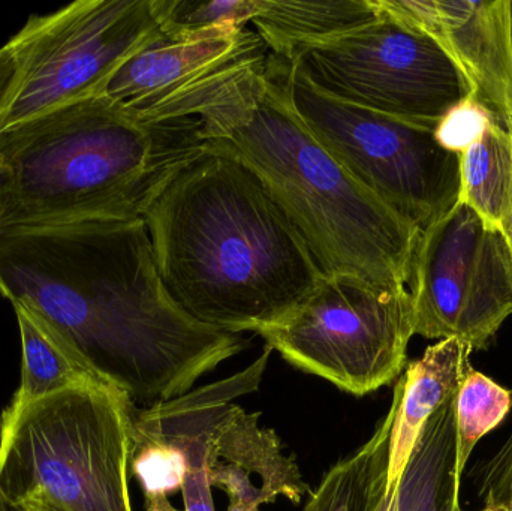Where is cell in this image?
Listing matches in <instances>:
<instances>
[{
	"label": "cell",
	"instance_id": "1",
	"mask_svg": "<svg viewBox=\"0 0 512 511\" xmlns=\"http://www.w3.org/2000/svg\"><path fill=\"white\" fill-rule=\"evenodd\" d=\"M0 293L41 312L137 407L191 392L248 347L173 302L143 218L5 231Z\"/></svg>",
	"mask_w": 512,
	"mask_h": 511
},
{
	"label": "cell",
	"instance_id": "2",
	"mask_svg": "<svg viewBox=\"0 0 512 511\" xmlns=\"http://www.w3.org/2000/svg\"><path fill=\"white\" fill-rule=\"evenodd\" d=\"M165 290L189 317L221 332L288 320L325 275L258 177L204 149L143 213Z\"/></svg>",
	"mask_w": 512,
	"mask_h": 511
},
{
	"label": "cell",
	"instance_id": "3",
	"mask_svg": "<svg viewBox=\"0 0 512 511\" xmlns=\"http://www.w3.org/2000/svg\"><path fill=\"white\" fill-rule=\"evenodd\" d=\"M192 117L204 149L258 177L325 276L406 290L423 231L364 188L309 131L273 57L204 93Z\"/></svg>",
	"mask_w": 512,
	"mask_h": 511
},
{
	"label": "cell",
	"instance_id": "4",
	"mask_svg": "<svg viewBox=\"0 0 512 511\" xmlns=\"http://www.w3.org/2000/svg\"><path fill=\"white\" fill-rule=\"evenodd\" d=\"M200 123L143 120L101 96L0 132L2 233L143 218L200 155Z\"/></svg>",
	"mask_w": 512,
	"mask_h": 511
},
{
	"label": "cell",
	"instance_id": "5",
	"mask_svg": "<svg viewBox=\"0 0 512 511\" xmlns=\"http://www.w3.org/2000/svg\"><path fill=\"white\" fill-rule=\"evenodd\" d=\"M126 393L92 381L54 393L0 428V498L63 511H134Z\"/></svg>",
	"mask_w": 512,
	"mask_h": 511
},
{
	"label": "cell",
	"instance_id": "6",
	"mask_svg": "<svg viewBox=\"0 0 512 511\" xmlns=\"http://www.w3.org/2000/svg\"><path fill=\"white\" fill-rule=\"evenodd\" d=\"M271 57L304 125L397 215L424 231L459 203L460 155L438 143L435 129L333 98L294 63Z\"/></svg>",
	"mask_w": 512,
	"mask_h": 511
},
{
	"label": "cell",
	"instance_id": "7",
	"mask_svg": "<svg viewBox=\"0 0 512 511\" xmlns=\"http://www.w3.org/2000/svg\"><path fill=\"white\" fill-rule=\"evenodd\" d=\"M376 8L369 23L295 45L283 59L333 98L436 129L474 87L435 38Z\"/></svg>",
	"mask_w": 512,
	"mask_h": 511
},
{
	"label": "cell",
	"instance_id": "8",
	"mask_svg": "<svg viewBox=\"0 0 512 511\" xmlns=\"http://www.w3.org/2000/svg\"><path fill=\"white\" fill-rule=\"evenodd\" d=\"M162 33L155 0H77L32 15L6 42L15 78L0 132L99 96L116 69Z\"/></svg>",
	"mask_w": 512,
	"mask_h": 511
},
{
	"label": "cell",
	"instance_id": "9",
	"mask_svg": "<svg viewBox=\"0 0 512 511\" xmlns=\"http://www.w3.org/2000/svg\"><path fill=\"white\" fill-rule=\"evenodd\" d=\"M258 335L298 371L361 398L402 377L414 305L408 290L325 276L288 320Z\"/></svg>",
	"mask_w": 512,
	"mask_h": 511
},
{
	"label": "cell",
	"instance_id": "10",
	"mask_svg": "<svg viewBox=\"0 0 512 511\" xmlns=\"http://www.w3.org/2000/svg\"><path fill=\"white\" fill-rule=\"evenodd\" d=\"M415 335L487 350L512 314V258L498 228L457 203L421 233L412 258Z\"/></svg>",
	"mask_w": 512,
	"mask_h": 511
},
{
	"label": "cell",
	"instance_id": "11",
	"mask_svg": "<svg viewBox=\"0 0 512 511\" xmlns=\"http://www.w3.org/2000/svg\"><path fill=\"white\" fill-rule=\"evenodd\" d=\"M268 56L249 26L164 32L126 59L99 96L138 119H186L204 93Z\"/></svg>",
	"mask_w": 512,
	"mask_h": 511
},
{
	"label": "cell",
	"instance_id": "12",
	"mask_svg": "<svg viewBox=\"0 0 512 511\" xmlns=\"http://www.w3.org/2000/svg\"><path fill=\"white\" fill-rule=\"evenodd\" d=\"M448 51L474 87L472 99L512 135L511 0H375Z\"/></svg>",
	"mask_w": 512,
	"mask_h": 511
},
{
	"label": "cell",
	"instance_id": "13",
	"mask_svg": "<svg viewBox=\"0 0 512 511\" xmlns=\"http://www.w3.org/2000/svg\"><path fill=\"white\" fill-rule=\"evenodd\" d=\"M210 488L228 497V509L259 511L285 498L303 503L312 491L294 456L285 455L279 435L261 425V413L237 404L225 408L210 432L206 450Z\"/></svg>",
	"mask_w": 512,
	"mask_h": 511
},
{
	"label": "cell",
	"instance_id": "14",
	"mask_svg": "<svg viewBox=\"0 0 512 511\" xmlns=\"http://www.w3.org/2000/svg\"><path fill=\"white\" fill-rule=\"evenodd\" d=\"M472 350L457 339H442L424 351L420 359L406 365L397 380L393 398L396 417L391 431L387 492L397 488L427 420L459 392L472 369Z\"/></svg>",
	"mask_w": 512,
	"mask_h": 511
},
{
	"label": "cell",
	"instance_id": "15",
	"mask_svg": "<svg viewBox=\"0 0 512 511\" xmlns=\"http://www.w3.org/2000/svg\"><path fill=\"white\" fill-rule=\"evenodd\" d=\"M11 305L20 330L21 380L3 411L0 428L11 425L27 407L47 396L92 381H105L41 312L23 302Z\"/></svg>",
	"mask_w": 512,
	"mask_h": 511
},
{
	"label": "cell",
	"instance_id": "16",
	"mask_svg": "<svg viewBox=\"0 0 512 511\" xmlns=\"http://www.w3.org/2000/svg\"><path fill=\"white\" fill-rule=\"evenodd\" d=\"M459 393V392H457ZM451 395L427 420L396 492H385L372 511H457L456 402Z\"/></svg>",
	"mask_w": 512,
	"mask_h": 511
},
{
	"label": "cell",
	"instance_id": "17",
	"mask_svg": "<svg viewBox=\"0 0 512 511\" xmlns=\"http://www.w3.org/2000/svg\"><path fill=\"white\" fill-rule=\"evenodd\" d=\"M375 0H256V32L271 54L285 57L295 45L330 38L369 23Z\"/></svg>",
	"mask_w": 512,
	"mask_h": 511
},
{
	"label": "cell",
	"instance_id": "18",
	"mask_svg": "<svg viewBox=\"0 0 512 511\" xmlns=\"http://www.w3.org/2000/svg\"><path fill=\"white\" fill-rule=\"evenodd\" d=\"M396 399L372 437L354 453L337 461L307 498L304 511H372L387 492L391 431Z\"/></svg>",
	"mask_w": 512,
	"mask_h": 511
},
{
	"label": "cell",
	"instance_id": "19",
	"mask_svg": "<svg viewBox=\"0 0 512 511\" xmlns=\"http://www.w3.org/2000/svg\"><path fill=\"white\" fill-rule=\"evenodd\" d=\"M460 203L501 231L512 192V135L492 120L460 155Z\"/></svg>",
	"mask_w": 512,
	"mask_h": 511
},
{
	"label": "cell",
	"instance_id": "20",
	"mask_svg": "<svg viewBox=\"0 0 512 511\" xmlns=\"http://www.w3.org/2000/svg\"><path fill=\"white\" fill-rule=\"evenodd\" d=\"M511 408V390L474 368L469 371L456 402V477L459 482L475 446L504 422Z\"/></svg>",
	"mask_w": 512,
	"mask_h": 511
},
{
	"label": "cell",
	"instance_id": "21",
	"mask_svg": "<svg viewBox=\"0 0 512 511\" xmlns=\"http://www.w3.org/2000/svg\"><path fill=\"white\" fill-rule=\"evenodd\" d=\"M155 11L165 33L243 27L254 20L256 0H155Z\"/></svg>",
	"mask_w": 512,
	"mask_h": 511
},
{
	"label": "cell",
	"instance_id": "22",
	"mask_svg": "<svg viewBox=\"0 0 512 511\" xmlns=\"http://www.w3.org/2000/svg\"><path fill=\"white\" fill-rule=\"evenodd\" d=\"M493 119L492 114L474 99L456 105L435 129V137L444 149L462 155L483 137Z\"/></svg>",
	"mask_w": 512,
	"mask_h": 511
},
{
	"label": "cell",
	"instance_id": "23",
	"mask_svg": "<svg viewBox=\"0 0 512 511\" xmlns=\"http://www.w3.org/2000/svg\"><path fill=\"white\" fill-rule=\"evenodd\" d=\"M480 495L486 507L512 511V434L481 468Z\"/></svg>",
	"mask_w": 512,
	"mask_h": 511
},
{
	"label": "cell",
	"instance_id": "24",
	"mask_svg": "<svg viewBox=\"0 0 512 511\" xmlns=\"http://www.w3.org/2000/svg\"><path fill=\"white\" fill-rule=\"evenodd\" d=\"M15 78V59L8 44L0 47V110L5 105Z\"/></svg>",
	"mask_w": 512,
	"mask_h": 511
},
{
	"label": "cell",
	"instance_id": "25",
	"mask_svg": "<svg viewBox=\"0 0 512 511\" xmlns=\"http://www.w3.org/2000/svg\"><path fill=\"white\" fill-rule=\"evenodd\" d=\"M144 511H183L173 506L168 497L144 498Z\"/></svg>",
	"mask_w": 512,
	"mask_h": 511
},
{
	"label": "cell",
	"instance_id": "26",
	"mask_svg": "<svg viewBox=\"0 0 512 511\" xmlns=\"http://www.w3.org/2000/svg\"><path fill=\"white\" fill-rule=\"evenodd\" d=\"M501 233L504 236L505 242H507L508 249L512 258V192L510 198V204H508L507 213H505L504 221L501 225Z\"/></svg>",
	"mask_w": 512,
	"mask_h": 511
},
{
	"label": "cell",
	"instance_id": "27",
	"mask_svg": "<svg viewBox=\"0 0 512 511\" xmlns=\"http://www.w3.org/2000/svg\"><path fill=\"white\" fill-rule=\"evenodd\" d=\"M11 509L14 511H63L50 506V504L41 503V501H24Z\"/></svg>",
	"mask_w": 512,
	"mask_h": 511
},
{
	"label": "cell",
	"instance_id": "28",
	"mask_svg": "<svg viewBox=\"0 0 512 511\" xmlns=\"http://www.w3.org/2000/svg\"><path fill=\"white\" fill-rule=\"evenodd\" d=\"M0 511H14L11 509V507L6 506L5 503H3L2 498H0Z\"/></svg>",
	"mask_w": 512,
	"mask_h": 511
},
{
	"label": "cell",
	"instance_id": "29",
	"mask_svg": "<svg viewBox=\"0 0 512 511\" xmlns=\"http://www.w3.org/2000/svg\"><path fill=\"white\" fill-rule=\"evenodd\" d=\"M511 45H512V0H511Z\"/></svg>",
	"mask_w": 512,
	"mask_h": 511
},
{
	"label": "cell",
	"instance_id": "30",
	"mask_svg": "<svg viewBox=\"0 0 512 511\" xmlns=\"http://www.w3.org/2000/svg\"><path fill=\"white\" fill-rule=\"evenodd\" d=\"M0 234H2V221H0Z\"/></svg>",
	"mask_w": 512,
	"mask_h": 511
},
{
	"label": "cell",
	"instance_id": "31",
	"mask_svg": "<svg viewBox=\"0 0 512 511\" xmlns=\"http://www.w3.org/2000/svg\"><path fill=\"white\" fill-rule=\"evenodd\" d=\"M227 511H240V510H231V509H227Z\"/></svg>",
	"mask_w": 512,
	"mask_h": 511
}]
</instances>
